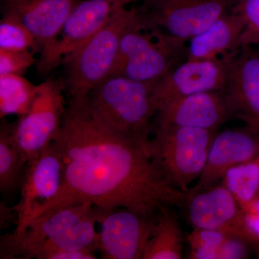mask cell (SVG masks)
Returning <instances> with one entry per match:
<instances>
[{"label":"cell","instance_id":"cell-1","mask_svg":"<svg viewBox=\"0 0 259 259\" xmlns=\"http://www.w3.org/2000/svg\"><path fill=\"white\" fill-rule=\"evenodd\" d=\"M53 141L62 158V183L34 220L86 200L97 207H124L155 217L162 207L182 205L185 198L184 191L162 177L144 146L97 116L88 97L71 99Z\"/></svg>","mask_w":259,"mask_h":259},{"label":"cell","instance_id":"cell-2","mask_svg":"<svg viewBox=\"0 0 259 259\" xmlns=\"http://www.w3.org/2000/svg\"><path fill=\"white\" fill-rule=\"evenodd\" d=\"M95 205L81 201L49 211L18 237H1L0 258L42 259L54 250L98 251Z\"/></svg>","mask_w":259,"mask_h":259},{"label":"cell","instance_id":"cell-3","mask_svg":"<svg viewBox=\"0 0 259 259\" xmlns=\"http://www.w3.org/2000/svg\"><path fill=\"white\" fill-rule=\"evenodd\" d=\"M184 44L162 30L144 12L136 10L121 37L110 76L143 82L158 81L177 66Z\"/></svg>","mask_w":259,"mask_h":259},{"label":"cell","instance_id":"cell-4","mask_svg":"<svg viewBox=\"0 0 259 259\" xmlns=\"http://www.w3.org/2000/svg\"><path fill=\"white\" fill-rule=\"evenodd\" d=\"M156 81L110 76L88 96L94 111L109 127L139 143L149 154L151 120L157 112L153 98Z\"/></svg>","mask_w":259,"mask_h":259},{"label":"cell","instance_id":"cell-5","mask_svg":"<svg viewBox=\"0 0 259 259\" xmlns=\"http://www.w3.org/2000/svg\"><path fill=\"white\" fill-rule=\"evenodd\" d=\"M217 130L156 126L150 140L151 161L169 185L186 192L202 175Z\"/></svg>","mask_w":259,"mask_h":259},{"label":"cell","instance_id":"cell-6","mask_svg":"<svg viewBox=\"0 0 259 259\" xmlns=\"http://www.w3.org/2000/svg\"><path fill=\"white\" fill-rule=\"evenodd\" d=\"M136 13L122 7L88 41L64 59L66 90L71 98L88 97L110 76L121 37Z\"/></svg>","mask_w":259,"mask_h":259},{"label":"cell","instance_id":"cell-7","mask_svg":"<svg viewBox=\"0 0 259 259\" xmlns=\"http://www.w3.org/2000/svg\"><path fill=\"white\" fill-rule=\"evenodd\" d=\"M64 87L48 79L37 85L28 111L15 123V138L28 163L38 157L60 129L65 110Z\"/></svg>","mask_w":259,"mask_h":259},{"label":"cell","instance_id":"cell-8","mask_svg":"<svg viewBox=\"0 0 259 259\" xmlns=\"http://www.w3.org/2000/svg\"><path fill=\"white\" fill-rule=\"evenodd\" d=\"M98 251L105 259H143L156 216L148 217L124 207L95 205Z\"/></svg>","mask_w":259,"mask_h":259},{"label":"cell","instance_id":"cell-9","mask_svg":"<svg viewBox=\"0 0 259 259\" xmlns=\"http://www.w3.org/2000/svg\"><path fill=\"white\" fill-rule=\"evenodd\" d=\"M125 5L120 0H80L50 50L40 56L37 70L48 74L88 41Z\"/></svg>","mask_w":259,"mask_h":259},{"label":"cell","instance_id":"cell-10","mask_svg":"<svg viewBox=\"0 0 259 259\" xmlns=\"http://www.w3.org/2000/svg\"><path fill=\"white\" fill-rule=\"evenodd\" d=\"M62 179V158L57 145L52 141L38 157L28 163L20 199L14 207L18 214L16 228L10 236L23 234L37 213L56 197Z\"/></svg>","mask_w":259,"mask_h":259},{"label":"cell","instance_id":"cell-11","mask_svg":"<svg viewBox=\"0 0 259 259\" xmlns=\"http://www.w3.org/2000/svg\"><path fill=\"white\" fill-rule=\"evenodd\" d=\"M238 0H166L144 13L168 35L187 41L231 11Z\"/></svg>","mask_w":259,"mask_h":259},{"label":"cell","instance_id":"cell-12","mask_svg":"<svg viewBox=\"0 0 259 259\" xmlns=\"http://www.w3.org/2000/svg\"><path fill=\"white\" fill-rule=\"evenodd\" d=\"M185 192L182 205L185 206L186 217L192 228L224 232L249 243L244 213L222 183Z\"/></svg>","mask_w":259,"mask_h":259},{"label":"cell","instance_id":"cell-13","mask_svg":"<svg viewBox=\"0 0 259 259\" xmlns=\"http://www.w3.org/2000/svg\"><path fill=\"white\" fill-rule=\"evenodd\" d=\"M229 60L187 59L174 67L155 83L153 98L156 110L178 97L223 91L228 78Z\"/></svg>","mask_w":259,"mask_h":259},{"label":"cell","instance_id":"cell-14","mask_svg":"<svg viewBox=\"0 0 259 259\" xmlns=\"http://www.w3.org/2000/svg\"><path fill=\"white\" fill-rule=\"evenodd\" d=\"M242 48L229 60L223 94L231 117L241 119L259 135V55Z\"/></svg>","mask_w":259,"mask_h":259},{"label":"cell","instance_id":"cell-15","mask_svg":"<svg viewBox=\"0 0 259 259\" xmlns=\"http://www.w3.org/2000/svg\"><path fill=\"white\" fill-rule=\"evenodd\" d=\"M259 156V135L247 129L226 130L216 134L207 163L197 184L187 191L196 192L216 185L226 172Z\"/></svg>","mask_w":259,"mask_h":259},{"label":"cell","instance_id":"cell-16","mask_svg":"<svg viewBox=\"0 0 259 259\" xmlns=\"http://www.w3.org/2000/svg\"><path fill=\"white\" fill-rule=\"evenodd\" d=\"M156 126L217 130L231 117L223 91L173 99L158 108Z\"/></svg>","mask_w":259,"mask_h":259},{"label":"cell","instance_id":"cell-17","mask_svg":"<svg viewBox=\"0 0 259 259\" xmlns=\"http://www.w3.org/2000/svg\"><path fill=\"white\" fill-rule=\"evenodd\" d=\"M80 0H2L3 10L15 13L32 32L41 55L50 50L66 19Z\"/></svg>","mask_w":259,"mask_h":259},{"label":"cell","instance_id":"cell-18","mask_svg":"<svg viewBox=\"0 0 259 259\" xmlns=\"http://www.w3.org/2000/svg\"><path fill=\"white\" fill-rule=\"evenodd\" d=\"M245 23L243 16L232 9L212 25L190 40L187 59L230 60L241 48Z\"/></svg>","mask_w":259,"mask_h":259},{"label":"cell","instance_id":"cell-19","mask_svg":"<svg viewBox=\"0 0 259 259\" xmlns=\"http://www.w3.org/2000/svg\"><path fill=\"white\" fill-rule=\"evenodd\" d=\"M15 123L0 126V192L10 199L20 192L28 161L15 138Z\"/></svg>","mask_w":259,"mask_h":259},{"label":"cell","instance_id":"cell-20","mask_svg":"<svg viewBox=\"0 0 259 259\" xmlns=\"http://www.w3.org/2000/svg\"><path fill=\"white\" fill-rule=\"evenodd\" d=\"M183 241L177 216L170 210V207H162L156 216L143 259L182 258Z\"/></svg>","mask_w":259,"mask_h":259},{"label":"cell","instance_id":"cell-21","mask_svg":"<svg viewBox=\"0 0 259 259\" xmlns=\"http://www.w3.org/2000/svg\"><path fill=\"white\" fill-rule=\"evenodd\" d=\"M36 86L21 75H0V117H21L28 111Z\"/></svg>","mask_w":259,"mask_h":259},{"label":"cell","instance_id":"cell-22","mask_svg":"<svg viewBox=\"0 0 259 259\" xmlns=\"http://www.w3.org/2000/svg\"><path fill=\"white\" fill-rule=\"evenodd\" d=\"M221 181L241 209L246 208L259 194V156L230 168Z\"/></svg>","mask_w":259,"mask_h":259},{"label":"cell","instance_id":"cell-23","mask_svg":"<svg viewBox=\"0 0 259 259\" xmlns=\"http://www.w3.org/2000/svg\"><path fill=\"white\" fill-rule=\"evenodd\" d=\"M0 22V49L26 51L39 47L36 39L20 18L10 10H3Z\"/></svg>","mask_w":259,"mask_h":259},{"label":"cell","instance_id":"cell-24","mask_svg":"<svg viewBox=\"0 0 259 259\" xmlns=\"http://www.w3.org/2000/svg\"><path fill=\"white\" fill-rule=\"evenodd\" d=\"M231 235L214 230L193 228L188 236L192 248L190 258L218 259V250Z\"/></svg>","mask_w":259,"mask_h":259},{"label":"cell","instance_id":"cell-25","mask_svg":"<svg viewBox=\"0 0 259 259\" xmlns=\"http://www.w3.org/2000/svg\"><path fill=\"white\" fill-rule=\"evenodd\" d=\"M233 10L240 13L245 20L241 48L259 44V0H238Z\"/></svg>","mask_w":259,"mask_h":259},{"label":"cell","instance_id":"cell-26","mask_svg":"<svg viewBox=\"0 0 259 259\" xmlns=\"http://www.w3.org/2000/svg\"><path fill=\"white\" fill-rule=\"evenodd\" d=\"M30 50L9 51L0 49V75H23L35 63Z\"/></svg>","mask_w":259,"mask_h":259},{"label":"cell","instance_id":"cell-27","mask_svg":"<svg viewBox=\"0 0 259 259\" xmlns=\"http://www.w3.org/2000/svg\"><path fill=\"white\" fill-rule=\"evenodd\" d=\"M250 243L239 237L230 236L218 250V259H242L248 258Z\"/></svg>","mask_w":259,"mask_h":259},{"label":"cell","instance_id":"cell-28","mask_svg":"<svg viewBox=\"0 0 259 259\" xmlns=\"http://www.w3.org/2000/svg\"><path fill=\"white\" fill-rule=\"evenodd\" d=\"M0 215H1V228H5V227L9 226L12 223H15L16 225L18 221V214L14 209V207H8L5 203L1 202L0 205Z\"/></svg>","mask_w":259,"mask_h":259},{"label":"cell","instance_id":"cell-29","mask_svg":"<svg viewBox=\"0 0 259 259\" xmlns=\"http://www.w3.org/2000/svg\"><path fill=\"white\" fill-rule=\"evenodd\" d=\"M242 210L244 212L250 213V214L259 218V194L250 202L246 208L242 209Z\"/></svg>","mask_w":259,"mask_h":259},{"label":"cell","instance_id":"cell-30","mask_svg":"<svg viewBox=\"0 0 259 259\" xmlns=\"http://www.w3.org/2000/svg\"><path fill=\"white\" fill-rule=\"evenodd\" d=\"M166 1V0H147L146 1V7L151 6L162 3V2Z\"/></svg>","mask_w":259,"mask_h":259},{"label":"cell","instance_id":"cell-31","mask_svg":"<svg viewBox=\"0 0 259 259\" xmlns=\"http://www.w3.org/2000/svg\"><path fill=\"white\" fill-rule=\"evenodd\" d=\"M122 3H124L125 5L128 4V3H131V2L135 1V0H120Z\"/></svg>","mask_w":259,"mask_h":259},{"label":"cell","instance_id":"cell-32","mask_svg":"<svg viewBox=\"0 0 259 259\" xmlns=\"http://www.w3.org/2000/svg\"><path fill=\"white\" fill-rule=\"evenodd\" d=\"M257 255H258L259 258V245H257Z\"/></svg>","mask_w":259,"mask_h":259}]
</instances>
